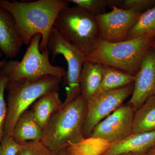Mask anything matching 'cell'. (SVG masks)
Returning <instances> with one entry per match:
<instances>
[{"mask_svg": "<svg viewBox=\"0 0 155 155\" xmlns=\"http://www.w3.org/2000/svg\"><path fill=\"white\" fill-rule=\"evenodd\" d=\"M69 0H0V7L13 16L24 45H29L35 35H41L39 48L42 52L47 48L48 40L58 14L69 7Z\"/></svg>", "mask_w": 155, "mask_h": 155, "instance_id": "6da1fadb", "label": "cell"}, {"mask_svg": "<svg viewBox=\"0 0 155 155\" xmlns=\"http://www.w3.org/2000/svg\"><path fill=\"white\" fill-rule=\"evenodd\" d=\"M86 111L87 103L80 94L53 115L44 129L42 142L57 154L82 142Z\"/></svg>", "mask_w": 155, "mask_h": 155, "instance_id": "7a4b0ae2", "label": "cell"}, {"mask_svg": "<svg viewBox=\"0 0 155 155\" xmlns=\"http://www.w3.org/2000/svg\"><path fill=\"white\" fill-rule=\"evenodd\" d=\"M155 41V37L150 34L118 42L101 40L85 61L113 67L135 76L146 52Z\"/></svg>", "mask_w": 155, "mask_h": 155, "instance_id": "3957f363", "label": "cell"}, {"mask_svg": "<svg viewBox=\"0 0 155 155\" xmlns=\"http://www.w3.org/2000/svg\"><path fill=\"white\" fill-rule=\"evenodd\" d=\"M62 79L47 75L36 81H8L6 86L8 91V114L4 137H12L19 117L37 100L50 92L59 91Z\"/></svg>", "mask_w": 155, "mask_h": 155, "instance_id": "277c9868", "label": "cell"}, {"mask_svg": "<svg viewBox=\"0 0 155 155\" xmlns=\"http://www.w3.org/2000/svg\"><path fill=\"white\" fill-rule=\"evenodd\" d=\"M54 27L83 53L85 58L101 40L94 16L76 6L68 7L62 10L58 14Z\"/></svg>", "mask_w": 155, "mask_h": 155, "instance_id": "5b68a950", "label": "cell"}, {"mask_svg": "<svg viewBox=\"0 0 155 155\" xmlns=\"http://www.w3.org/2000/svg\"><path fill=\"white\" fill-rule=\"evenodd\" d=\"M47 47L52 54L53 60L61 55L67 62L68 69L63 78L66 97L63 106H65L81 94L80 78L85 57L54 27L50 34Z\"/></svg>", "mask_w": 155, "mask_h": 155, "instance_id": "8992f818", "label": "cell"}, {"mask_svg": "<svg viewBox=\"0 0 155 155\" xmlns=\"http://www.w3.org/2000/svg\"><path fill=\"white\" fill-rule=\"evenodd\" d=\"M41 40L40 34L32 38L23 58L11 74L8 81H36L47 75L61 78L66 76L67 71L63 67L51 64L50 51L48 48L41 51L39 46Z\"/></svg>", "mask_w": 155, "mask_h": 155, "instance_id": "52a82bcc", "label": "cell"}, {"mask_svg": "<svg viewBox=\"0 0 155 155\" xmlns=\"http://www.w3.org/2000/svg\"><path fill=\"white\" fill-rule=\"evenodd\" d=\"M134 89V84L108 91L94 96L87 104L86 117L83 128L84 138H88L94 127L107 117L130 95Z\"/></svg>", "mask_w": 155, "mask_h": 155, "instance_id": "ba28073f", "label": "cell"}, {"mask_svg": "<svg viewBox=\"0 0 155 155\" xmlns=\"http://www.w3.org/2000/svg\"><path fill=\"white\" fill-rule=\"evenodd\" d=\"M112 9L110 12L95 16L101 39L109 42L124 41L142 13L116 7Z\"/></svg>", "mask_w": 155, "mask_h": 155, "instance_id": "9c48e42d", "label": "cell"}, {"mask_svg": "<svg viewBox=\"0 0 155 155\" xmlns=\"http://www.w3.org/2000/svg\"><path fill=\"white\" fill-rule=\"evenodd\" d=\"M134 112L129 105H122L100 122L89 138L100 139L108 144L125 139L132 134Z\"/></svg>", "mask_w": 155, "mask_h": 155, "instance_id": "30bf717a", "label": "cell"}, {"mask_svg": "<svg viewBox=\"0 0 155 155\" xmlns=\"http://www.w3.org/2000/svg\"><path fill=\"white\" fill-rule=\"evenodd\" d=\"M134 89L127 104L136 110L149 97L155 95V47L146 52L135 75Z\"/></svg>", "mask_w": 155, "mask_h": 155, "instance_id": "8fae6325", "label": "cell"}, {"mask_svg": "<svg viewBox=\"0 0 155 155\" xmlns=\"http://www.w3.org/2000/svg\"><path fill=\"white\" fill-rule=\"evenodd\" d=\"M155 145V130L132 133L123 140L108 144L100 155L143 154Z\"/></svg>", "mask_w": 155, "mask_h": 155, "instance_id": "7c38bea8", "label": "cell"}, {"mask_svg": "<svg viewBox=\"0 0 155 155\" xmlns=\"http://www.w3.org/2000/svg\"><path fill=\"white\" fill-rule=\"evenodd\" d=\"M23 44L13 16L0 7V51L6 58L13 59Z\"/></svg>", "mask_w": 155, "mask_h": 155, "instance_id": "4fadbf2b", "label": "cell"}, {"mask_svg": "<svg viewBox=\"0 0 155 155\" xmlns=\"http://www.w3.org/2000/svg\"><path fill=\"white\" fill-rule=\"evenodd\" d=\"M58 92L48 93L32 104L31 110L34 119L43 130L47 125L53 115L63 107L64 102L61 101Z\"/></svg>", "mask_w": 155, "mask_h": 155, "instance_id": "5bb4252c", "label": "cell"}, {"mask_svg": "<svg viewBox=\"0 0 155 155\" xmlns=\"http://www.w3.org/2000/svg\"><path fill=\"white\" fill-rule=\"evenodd\" d=\"M43 135V130L37 123L31 110H28L19 117L12 137L17 143L21 144L28 141H42Z\"/></svg>", "mask_w": 155, "mask_h": 155, "instance_id": "9a60e30c", "label": "cell"}, {"mask_svg": "<svg viewBox=\"0 0 155 155\" xmlns=\"http://www.w3.org/2000/svg\"><path fill=\"white\" fill-rule=\"evenodd\" d=\"M103 78V65L85 61L80 78L81 94L87 104L96 94Z\"/></svg>", "mask_w": 155, "mask_h": 155, "instance_id": "2e32d148", "label": "cell"}, {"mask_svg": "<svg viewBox=\"0 0 155 155\" xmlns=\"http://www.w3.org/2000/svg\"><path fill=\"white\" fill-rule=\"evenodd\" d=\"M155 130V95L149 97L134 112L132 133Z\"/></svg>", "mask_w": 155, "mask_h": 155, "instance_id": "e0dca14e", "label": "cell"}, {"mask_svg": "<svg viewBox=\"0 0 155 155\" xmlns=\"http://www.w3.org/2000/svg\"><path fill=\"white\" fill-rule=\"evenodd\" d=\"M134 75L113 67L103 65L102 81L94 96L111 90L130 85L134 83Z\"/></svg>", "mask_w": 155, "mask_h": 155, "instance_id": "ac0fdd59", "label": "cell"}, {"mask_svg": "<svg viewBox=\"0 0 155 155\" xmlns=\"http://www.w3.org/2000/svg\"><path fill=\"white\" fill-rule=\"evenodd\" d=\"M19 61L12 60L8 61L7 65L0 69V143L5 135L8 107L5 99V91L9 78L16 68Z\"/></svg>", "mask_w": 155, "mask_h": 155, "instance_id": "d6986e66", "label": "cell"}, {"mask_svg": "<svg viewBox=\"0 0 155 155\" xmlns=\"http://www.w3.org/2000/svg\"><path fill=\"white\" fill-rule=\"evenodd\" d=\"M155 32V5L142 13L127 34L126 40Z\"/></svg>", "mask_w": 155, "mask_h": 155, "instance_id": "ffe728a7", "label": "cell"}, {"mask_svg": "<svg viewBox=\"0 0 155 155\" xmlns=\"http://www.w3.org/2000/svg\"><path fill=\"white\" fill-rule=\"evenodd\" d=\"M109 3L110 8L116 7L143 13L155 5V0H109Z\"/></svg>", "mask_w": 155, "mask_h": 155, "instance_id": "44dd1931", "label": "cell"}, {"mask_svg": "<svg viewBox=\"0 0 155 155\" xmlns=\"http://www.w3.org/2000/svg\"><path fill=\"white\" fill-rule=\"evenodd\" d=\"M69 2L94 17L106 13V9L110 5L109 0H69Z\"/></svg>", "mask_w": 155, "mask_h": 155, "instance_id": "7402d4cb", "label": "cell"}, {"mask_svg": "<svg viewBox=\"0 0 155 155\" xmlns=\"http://www.w3.org/2000/svg\"><path fill=\"white\" fill-rule=\"evenodd\" d=\"M18 155H57L41 141L26 142L21 144Z\"/></svg>", "mask_w": 155, "mask_h": 155, "instance_id": "603a6c76", "label": "cell"}, {"mask_svg": "<svg viewBox=\"0 0 155 155\" xmlns=\"http://www.w3.org/2000/svg\"><path fill=\"white\" fill-rule=\"evenodd\" d=\"M21 147L11 137H4L0 143V155H18Z\"/></svg>", "mask_w": 155, "mask_h": 155, "instance_id": "cb8c5ba5", "label": "cell"}, {"mask_svg": "<svg viewBox=\"0 0 155 155\" xmlns=\"http://www.w3.org/2000/svg\"><path fill=\"white\" fill-rule=\"evenodd\" d=\"M3 54L0 51V69H3L5 66L7 65L8 61L6 60V59H4V60H1V58L3 57Z\"/></svg>", "mask_w": 155, "mask_h": 155, "instance_id": "d4e9b609", "label": "cell"}, {"mask_svg": "<svg viewBox=\"0 0 155 155\" xmlns=\"http://www.w3.org/2000/svg\"><path fill=\"white\" fill-rule=\"evenodd\" d=\"M145 155H155V145L146 153Z\"/></svg>", "mask_w": 155, "mask_h": 155, "instance_id": "484cf974", "label": "cell"}, {"mask_svg": "<svg viewBox=\"0 0 155 155\" xmlns=\"http://www.w3.org/2000/svg\"><path fill=\"white\" fill-rule=\"evenodd\" d=\"M57 155H69L67 152V149H64L60 151L57 154Z\"/></svg>", "mask_w": 155, "mask_h": 155, "instance_id": "4316f807", "label": "cell"}, {"mask_svg": "<svg viewBox=\"0 0 155 155\" xmlns=\"http://www.w3.org/2000/svg\"><path fill=\"white\" fill-rule=\"evenodd\" d=\"M151 35L155 37V32H154L152 34H151Z\"/></svg>", "mask_w": 155, "mask_h": 155, "instance_id": "83f0119b", "label": "cell"}, {"mask_svg": "<svg viewBox=\"0 0 155 155\" xmlns=\"http://www.w3.org/2000/svg\"><path fill=\"white\" fill-rule=\"evenodd\" d=\"M153 45L155 47V41L153 43Z\"/></svg>", "mask_w": 155, "mask_h": 155, "instance_id": "f1b7e54d", "label": "cell"}, {"mask_svg": "<svg viewBox=\"0 0 155 155\" xmlns=\"http://www.w3.org/2000/svg\"><path fill=\"white\" fill-rule=\"evenodd\" d=\"M134 155H145V153H144V154H143Z\"/></svg>", "mask_w": 155, "mask_h": 155, "instance_id": "f546056e", "label": "cell"}]
</instances>
